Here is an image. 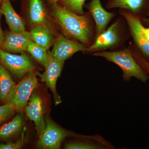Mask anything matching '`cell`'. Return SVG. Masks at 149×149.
I'll return each instance as SVG.
<instances>
[{
	"label": "cell",
	"mask_w": 149,
	"mask_h": 149,
	"mask_svg": "<svg viewBox=\"0 0 149 149\" xmlns=\"http://www.w3.org/2000/svg\"><path fill=\"white\" fill-rule=\"evenodd\" d=\"M51 13L61 28L63 35L90 47L95 39L96 27L88 11L82 15L67 9L57 3L52 4Z\"/></svg>",
	"instance_id": "6da1fadb"
},
{
	"label": "cell",
	"mask_w": 149,
	"mask_h": 149,
	"mask_svg": "<svg viewBox=\"0 0 149 149\" xmlns=\"http://www.w3.org/2000/svg\"><path fill=\"white\" fill-rule=\"evenodd\" d=\"M93 56L101 57L107 61L118 65L123 72L122 79L124 82L130 81L132 77L146 83L148 75L136 61L132 54L131 46L120 50L100 51L92 54Z\"/></svg>",
	"instance_id": "7a4b0ae2"
},
{
	"label": "cell",
	"mask_w": 149,
	"mask_h": 149,
	"mask_svg": "<svg viewBox=\"0 0 149 149\" xmlns=\"http://www.w3.org/2000/svg\"><path fill=\"white\" fill-rule=\"evenodd\" d=\"M131 37L128 24L123 17L120 15L111 25L98 37L89 48L87 52L117 49L124 45Z\"/></svg>",
	"instance_id": "3957f363"
},
{
	"label": "cell",
	"mask_w": 149,
	"mask_h": 149,
	"mask_svg": "<svg viewBox=\"0 0 149 149\" xmlns=\"http://www.w3.org/2000/svg\"><path fill=\"white\" fill-rule=\"evenodd\" d=\"M38 85L35 72L28 73L18 84H16L5 104L12 106L16 112L23 111L28 103L32 93L37 89Z\"/></svg>",
	"instance_id": "277c9868"
},
{
	"label": "cell",
	"mask_w": 149,
	"mask_h": 149,
	"mask_svg": "<svg viewBox=\"0 0 149 149\" xmlns=\"http://www.w3.org/2000/svg\"><path fill=\"white\" fill-rule=\"evenodd\" d=\"M15 55L0 49V62L12 74L17 78H22L25 74L33 72L35 68L29 57L24 52Z\"/></svg>",
	"instance_id": "5b68a950"
},
{
	"label": "cell",
	"mask_w": 149,
	"mask_h": 149,
	"mask_svg": "<svg viewBox=\"0 0 149 149\" xmlns=\"http://www.w3.org/2000/svg\"><path fill=\"white\" fill-rule=\"evenodd\" d=\"M45 130L39 138L37 144L39 148L60 149L63 141L65 138L74 137L76 135L56 125L49 118H45Z\"/></svg>",
	"instance_id": "8992f818"
},
{
	"label": "cell",
	"mask_w": 149,
	"mask_h": 149,
	"mask_svg": "<svg viewBox=\"0 0 149 149\" xmlns=\"http://www.w3.org/2000/svg\"><path fill=\"white\" fill-rule=\"evenodd\" d=\"M118 12L128 24L136 47L149 60V41L144 35V27L140 19L125 10L119 9Z\"/></svg>",
	"instance_id": "52a82bcc"
},
{
	"label": "cell",
	"mask_w": 149,
	"mask_h": 149,
	"mask_svg": "<svg viewBox=\"0 0 149 149\" xmlns=\"http://www.w3.org/2000/svg\"><path fill=\"white\" fill-rule=\"evenodd\" d=\"M88 49V48L82 43L60 34L50 53L52 56L57 60L65 62L77 52H87Z\"/></svg>",
	"instance_id": "ba28073f"
},
{
	"label": "cell",
	"mask_w": 149,
	"mask_h": 149,
	"mask_svg": "<svg viewBox=\"0 0 149 149\" xmlns=\"http://www.w3.org/2000/svg\"><path fill=\"white\" fill-rule=\"evenodd\" d=\"M64 62L58 61L51 55L50 52L49 58L45 70L42 74L38 73L41 82L45 83L52 91L56 105L61 102V99L57 92L56 84L58 77L60 76Z\"/></svg>",
	"instance_id": "9c48e42d"
},
{
	"label": "cell",
	"mask_w": 149,
	"mask_h": 149,
	"mask_svg": "<svg viewBox=\"0 0 149 149\" xmlns=\"http://www.w3.org/2000/svg\"><path fill=\"white\" fill-rule=\"evenodd\" d=\"M24 111L27 118L35 123L37 136L40 138L45 130L46 123L44 103L36 89L30 96Z\"/></svg>",
	"instance_id": "30bf717a"
},
{
	"label": "cell",
	"mask_w": 149,
	"mask_h": 149,
	"mask_svg": "<svg viewBox=\"0 0 149 149\" xmlns=\"http://www.w3.org/2000/svg\"><path fill=\"white\" fill-rule=\"evenodd\" d=\"M77 139L70 141L65 145V149H114L111 143L99 135L82 136L76 134Z\"/></svg>",
	"instance_id": "8fae6325"
},
{
	"label": "cell",
	"mask_w": 149,
	"mask_h": 149,
	"mask_svg": "<svg viewBox=\"0 0 149 149\" xmlns=\"http://www.w3.org/2000/svg\"><path fill=\"white\" fill-rule=\"evenodd\" d=\"M86 7L95 22L96 39L106 30L109 22L116 14L115 12H109L106 10L102 6L100 0H91Z\"/></svg>",
	"instance_id": "7c38bea8"
},
{
	"label": "cell",
	"mask_w": 149,
	"mask_h": 149,
	"mask_svg": "<svg viewBox=\"0 0 149 149\" xmlns=\"http://www.w3.org/2000/svg\"><path fill=\"white\" fill-rule=\"evenodd\" d=\"M32 42L30 32L26 30L19 32L10 31L6 35L1 49L10 53H21L27 51L28 46Z\"/></svg>",
	"instance_id": "4fadbf2b"
},
{
	"label": "cell",
	"mask_w": 149,
	"mask_h": 149,
	"mask_svg": "<svg viewBox=\"0 0 149 149\" xmlns=\"http://www.w3.org/2000/svg\"><path fill=\"white\" fill-rule=\"evenodd\" d=\"M28 18L32 27L42 25L50 28L47 14L42 0H29Z\"/></svg>",
	"instance_id": "5bb4252c"
},
{
	"label": "cell",
	"mask_w": 149,
	"mask_h": 149,
	"mask_svg": "<svg viewBox=\"0 0 149 149\" xmlns=\"http://www.w3.org/2000/svg\"><path fill=\"white\" fill-rule=\"evenodd\" d=\"M0 11L4 15L10 31L19 32L25 31L24 20L16 13L10 0H3Z\"/></svg>",
	"instance_id": "9a60e30c"
},
{
	"label": "cell",
	"mask_w": 149,
	"mask_h": 149,
	"mask_svg": "<svg viewBox=\"0 0 149 149\" xmlns=\"http://www.w3.org/2000/svg\"><path fill=\"white\" fill-rule=\"evenodd\" d=\"M146 3V0H109L105 6L108 9L119 8L125 10L139 18V14L143 10Z\"/></svg>",
	"instance_id": "2e32d148"
},
{
	"label": "cell",
	"mask_w": 149,
	"mask_h": 149,
	"mask_svg": "<svg viewBox=\"0 0 149 149\" xmlns=\"http://www.w3.org/2000/svg\"><path fill=\"white\" fill-rule=\"evenodd\" d=\"M25 120L22 112H19L13 119L0 127V141H5L18 134L23 129Z\"/></svg>",
	"instance_id": "e0dca14e"
},
{
	"label": "cell",
	"mask_w": 149,
	"mask_h": 149,
	"mask_svg": "<svg viewBox=\"0 0 149 149\" xmlns=\"http://www.w3.org/2000/svg\"><path fill=\"white\" fill-rule=\"evenodd\" d=\"M30 32L33 42L49 50L54 39L51 29L46 26L38 25L32 27Z\"/></svg>",
	"instance_id": "ac0fdd59"
},
{
	"label": "cell",
	"mask_w": 149,
	"mask_h": 149,
	"mask_svg": "<svg viewBox=\"0 0 149 149\" xmlns=\"http://www.w3.org/2000/svg\"><path fill=\"white\" fill-rule=\"evenodd\" d=\"M16 85L8 70L0 62V102L5 104Z\"/></svg>",
	"instance_id": "d6986e66"
},
{
	"label": "cell",
	"mask_w": 149,
	"mask_h": 149,
	"mask_svg": "<svg viewBox=\"0 0 149 149\" xmlns=\"http://www.w3.org/2000/svg\"><path fill=\"white\" fill-rule=\"evenodd\" d=\"M27 51L45 68L47 66L50 54V52L47 49L32 42L28 46Z\"/></svg>",
	"instance_id": "ffe728a7"
},
{
	"label": "cell",
	"mask_w": 149,
	"mask_h": 149,
	"mask_svg": "<svg viewBox=\"0 0 149 149\" xmlns=\"http://www.w3.org/2000/svg\"><path fill=\"white\" fill-rule=\"evenodd\" d=\"M86 0H60L62 6L76 14H84L83 6Z\"/></svg>",
	"instance_id": "44dd1931"
},
{
	"label": "cell",
	"mask_w": 149,
	"mask_h": 149,
	"mask_svg": "<svg viewBox=\"0 0 149 149\" xmlns=\"http://www.w3.org/2000/svg\"><path fill=\"white\" fill-rule=\"evenodd\" d=\"M16 112L14 108L9 104H5L3 105L0 106V125Z\"/></svg>",
	"instance_id": "7402d4cb"
},
{
	"label": "cell",
	"mask_w": 149,
	"mask_h": 149,
	"mask_svg": "<svg viewBox=\"0 0 149 149\" xmlns=\"http://www.w3.org/2000/svg\"><path fill=\"white\" fill-rule=\"evenodd\" d=\"M24 144V135L21 139L15 142H8L6 143H0V149H19L23 147Z\"/></svg>",
	"instance_id": "603a6c76"
},
{
	"label": "cell",
	"mask_w": 149,
	"mask_h": 149,
	"mask_svg": "<svg viewBox=\"0 0 149 149\" xmlns=\"http://www.w3.org/2000/svg\"><path fill=\"white\" fill-rule=\"evenodd\" d=\"M2 13L0 11V49L1 48L4 42L5 39V36L3 32L2 31L1 26V17Z\"/></svg>",
	"instance_id": "cb8c5ba5"
},
{
	"label": "cell",
	"mask_w": 149,
	"mask_h": 149,
	"mask_svg": "<svg viewBox=\"0 0 149 149\" xmlns=\"http://www.w3.org/2000/svg\"><path fill=\"white\" fill-rule=\"evenodd\" d=\"M143 32L144 35L147 40L149 41V28H146L143 27Z\"/></svg>",
	"instance_id": "d4e9b609"
},
{
	"label": "cell",
	"mask_w": 149,
	"mask_h": 149,
	"mask_svg": "<svg viewBox=\"0 0 149 149\" xmlns=\"http://www.w3.org/2000/svg\"><path fill=\"white\" fill-rule=\"evenodd\" d=\"M142 23H143L144 24L149 25V13L148 15L145 18L142 19H140Z\"/></svg>",
	"instance_id": "484cf974"
},
{
	"label": "cell",
	"mask_w": 149,
	"mask_h": 149,
	"mask_svg": "<svg viewBox=\"0 0 149 149\" xmlns=\"http://www.w3.org/2000/svg\"><path fill=\"white\" fill-rule=\"evenodd\" d=\"M49 2L53 4L55 3H57L58 1H60V0H47Z\"/></svg>",
	"instance_id": "4316f807"
},
{
	"label": "cell",
	"mask_w": 149,
	"mask_h": 149,
	"mask_svg": "<svg viewBox=\"0 0 149 149\" xmlns=\"http://www.w3.org/2000/svg\"><path fill=\"white\" fill-rule=\"evenodd\" d=\"M3 0H0V5L1 4Z\"/></svg>",
	"instance_id": "83f0119b"
}]
</instances>
